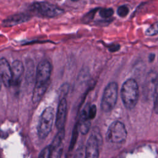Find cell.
I'll return each mask as SVG.
<instances>
[{"label": "cell", "instance_id": "obj_1", "mask_svg": "<svg viewBox=\"0 0 158 158\" xmlns=\"http://www.w3.org/2000/svg\"><path fill=\"white\" fill-rule=\"evenodd\" d=\"M52 67L49 62L41 61L38 65L36 74V83L33 92V103L39 102L45 93L49 85Z\"/></svg>", "mask_w": 158, "mask_h": 158}, {"label": "cell", "instance_id": "obj_2", "mask_svg": "<svg viewBox=\"0 0 158 158\" xmlns=\"http://www.w3.org/2000/svg\"><path fill=\"white\" fill-rule=\"evenodd\" d=\"M121 98L123 105L127 109H132L136 105L139 99V87L133 78L127 80L121 88Z\"/></svg>", "mask_w": 158, "mask_h": 158}, {"label": "cell", "instance_id": "obj_3", "mask_svg": "<svg viewBox=\"0 0 158 158\" xmlns=\"http://www.w3.org/2000/svg\"><path fill=\"white\" fill-rule=\"evenodd\" d=\"M118 95V85L116 82H110L105 88L101 102V108L104 112L111 111L115 106Z\"/></svg>", "mask_w": 158, "mask_h": 158}, {"label": "cell", "instance_id": "obj_4", "mask_svg": "<svg viewBox=\"0 0 158 158\" xmlns=\"http://www.w3.org/2000/svg\"><path fill=\"white\" fill-rule=\"evenodd\" d=\"M54 120V110L52 107L46 108L41 115L38 126V134L40 138H45L51 132Z\"/></svg>", "mask_w": 158, "mask_h": 158}, {"label": "cell", "instance_id": "obj_5", "mask_svg": "<svg viewBox=\"0 0 158 158\" xmlns=\"http://www.w3.org/2000/svg\"><path fill=\"white\" fill-rule=\"evenodd\" d=\"M30 9L35 14L44 17H54L62 14L64 10L58 6L46 2H38L30 6Z\"/></svg>", "mask_w": 158, "mask_h": 158}, {"label": "cell", "instance_id": "obj_6", "mask_svg": "<svg viewBox=\"0 0 158 158\" xmlns=\"http://www.w3.org/2000/svg\"><path fill=\"white\" fill-rule=\"evenodd\" d=\"M102 136L98 128H94L88 138L85 147V158H99Z\"/></svg>", "mask_w": 158, "mask_h": 158}, {"label": "cell", "instance_id": "obj_7", "mask_svg": "<svg viewBox=\"0 0 158 158\" xmlns=\"http://www.w3.org/2000/svg\"><path fill=\"white\" fill-rule=\"evenodd\" d=\"M127 132L124 124L119 121H115L112 123L108 128L106 138L112 143H122L125 141Z\"/></svg>", "mask_w": 158, "mask_h": 158}, {"label": "cell", "instance_id": "obj_8", "mask_svg": "<svg viewBox=\"0 0 158 158\" xmlns=\"http://www.w3.org/2000/svg\"><path fill=\"white\" fill-rule=\"evenodd\" d=\"M158 84V73L156 71H150L148 73L144 86L143 93L147 98H152L156 91Z\"/></svg>", "mask_w": 158, "mask_h": 158}, {"label": "cell", "instance_id": "obj_9", "mask_svg": "<svg viewBox=\"0 0 158 158\" xmlns=\"http://www.w3.org/2000/svg\"><path fill=\"white\" fill-rule=\"evenodd\" d=\"M0 78L6 87L12 86L11 67L5 58L0 59Z\"/></svg>", "mask_w": 158, "mask_h": 158}, {"label": "cell", "instance_id": "obj_10", "mask_svg": "<svg viewBox=\"0 0 158 158\" xmlns=\"http://www.w3.org/2000/svg\"><path fill=\"white\" fill-rule=\"evenodd\" d=\"M67 101L65 98H63L60 99L57 111L56 117V125L58 130H60L64 128L66 116H67Z\"/></svg>", "mask_w": 158, "mask_h": 158}, {"label": "cell", "instance_id": "obj_11", "mask_svg": "<svg viewBox=\"0 0 158 158\" xmlns=\"http://www.w3.org/2000/svg\"><path fill=\"white\" fill-rule=\"evenodd\" d=\"M12 71V86H15L19 83L20 78L24 72V66L20 60H15L11 66Z\"/></svg>", "mask_w": 158, "mask_h": 158}, {"label": "cell", "instance_id": "obj_12", "mask_svg": "<svg viewBox=\"0 0 158 158\" xmlns=\"http://www.w3.org/2000/svg\"><path fill=\"white\" fill-rule=\"evenodd\" d=\"M30 19V17L28 14L23 13L17 14L5 19L3 21L2 24L4 27H12L17 24L27 22Z\"/></svg>", "mask_w": 158, "mask_h": 158}, {"label": "cell", "instance_id": "obj_13", "mask_svg": "<svg viewBox=\"0 0 158 158\" xmlns=\"http://www.w3.org/2000/svg\"><path fill=\"white\" fill-rule=\"evenodd\" d=\"M90 121L91 119L89 118L88 114V107L86 109L85 108L81 112L78 125V128L81 134L85 135L89 131L91 126Z\"/></svg>", "mask_w": 158, "mask_h": 158}, {"label": "cell", "instance_id": "obj_14", "mask_svg": "<svg viewBox=\"0 0 158 158\" xmlns=\"http://www.w3.org/2000/svg\"><path fill=\"white\" fill-rule=\"evenodd\" d=\"M51 154L50 158H61L62 151H63V144H60L55 146H51Z\"/></svg>", "mask_w": 158, "mask_h": 158}, {"label": "cell", "instance_id": "obj_15", "mask_svg": "<svg viewBox=\"0 0 158 158\" xmlns=\"http://www.w3.org/2000/svg\"><path fill=\"white\" fill-rule=\"evenodd\" d=\"M145 34L147 36H154L158 35V21L152 23L146 30Z\"/></svg>", "mask_w": 158, "mask_h": 158}, {"label": "cell", "instance_id": "obj_16", "mask_svg": "<svg viewBox=\"0 0 158 158\" xmlns=\"http://www.w3.org/2000/svg\"><path fill=\"white\" fill-rule=\"evenodd\" d=\"M114 14V10L111 8H102L99 11V15L101 17L107 19L110 17Z\"/></svg>", "mask_w": 158, "mask_h": 158}, {"label": "cell", "instance_id": "obj_17", "mask_svg": "<svg viewBox=\"0 0 158 158\" xmlns=\"http://www.w3.org/2000/svg\"><path fill=\"white\" fill-rule=\"evenodd\" d=\"M129 12V9L127 6H121L117 9V14L121 17H126Z\"/></svg>", "mask_w": 158, "mask_h": 158}, {"label": "cell", "instance_id": "obj_18", "mask_svg": "<svg viewBox=\"0 0 158 158\" xmlns=\"http://www.w3.org/2000/svg\"><path fill=\"white\" fill-rule=\"evenodd\" d=\"M50 154H51V146H48L43 148V149L41 151L39 158H50Z\"/></svg>", "mask_w": 158, "mask_h": 158}, {"label": "cell", "instance_id": "obj_19", "mask_svg": "<svg viewBox=\"0 0 158 158\" xmlns=\"http://www.w3.org/2000/svg\"><path fill=\"white\" fill-rule=\"evenodd\" d=\"M96 107L95 105H92L88 107V114L89 118L91 120L93 119L96 115Z\"/></svg>", "mask_w": 158, "mask_h": 158}, {"label": "cell", "instance_id": "obj_20", "mask_svg": "<svg viewBox=\"0 0 158 158\" xmlns=\"http://www.w3.org/2000/svg\"><path fill=\"white\" fill-rule=\"evenodd\" d=\"M74 158H85V148L83 146L78 148L75 152Z\"/></svg>", "mask_w": 158, "mask_h": 158}, {"label": "cell", "instance_id": "obj_21", "mask_svg": "<svg viewBox=\"0 0 158 158\" xmlns=\"http://www.w3.org/2000/svg\"><path fill=\"white\" fill-rule=\"evenodd\" d=\"M120 49V46L118 44H112L109 47V51L111 52H115Z\"/></svg>", "mask_w": 158, "mask_h": 158}, {"label": "cell", "instance_id": "obj_22", "mask_svg": "<svg viewBox=\"0 0 158 158\" xmlns=\"http://www.w3.org/2000/svg\"><path fill=\"white\" fill-rule=\"evenodd\" d=\"M154 111L156 114H158V93L156 96V99L154 102Z\"/></svg>", "mask_w": 158, "mask_h": 158}, {"label": "cell", "instance_id": "obj_23", "mask_svg": "<svg viewBox=\"0 0 158 158\" xmlns=\"http://www.w3.org/2000/svg\"><path fill=\"white\" fill-rule=\"evenodd\" d=\"M154 58H155V55L154 54H151L149 55V60L150 62H152V61L154 60Z\"/></svg>", "mask_w": 158, "mask_h": 158}, {"label": "cell", "instance_id": "obj_24", "mask_svg": "<svg viewBox=\"0 0 158 158\" xmlns=\"http://www.w3.org/2000/svg\"><path fill=\"white\" fill-rule=\"evenodd\" d=\"M1 85H2V81H1V79L0 78V90H1Z\"/></svg>", "mask_w": 158, "mask_h": 158}, {"label": "cell", "instance_id": "obj_25", "mask_svg": "<svg viewBox=\"0 0 158 158\" xmlns=\"http://www.w3.org/2000/svg\"><path fill=\"white\" fill-rule=\"evenodd\" d=\"M72 1H78V0H72Z\"/></svg>", "mask_w": 158, "mask_h": 158}]
</instances>
